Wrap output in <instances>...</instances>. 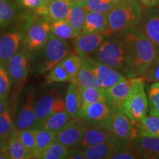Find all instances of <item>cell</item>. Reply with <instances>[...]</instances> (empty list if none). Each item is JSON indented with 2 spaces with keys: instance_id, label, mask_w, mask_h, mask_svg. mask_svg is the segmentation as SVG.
<instances>
[{
  "instance_id": "cell-37",
  "label": "cell",
  "mask_w": 159,
  "mask_h": 159,
  "mask_svg": "<svg viewBox=\"0 0 159 159\" xmlns=\"http://www.w3.org/2000/svg\"><path fill=\"white\" fill-rule=\"evenodd\" d=\"M150 114L159 116V83H153L147 87Z\"/></svg>"
},
{
  "instance_id": "cell-31",
  "label": "cell",
  "mask_w": 159,
  "mask_h": 159,
  "mask_svg": "<svg viewBox=\"0 0 159 159\" xmlns=\"http://www.w3.org/2000/svg\"><path fill=\"white\" fill-rule=\"evenodd\" d=\"M50 33L63 40L76 38L78 34L67 21H58L52 22Z\"/></svg>"
},
{
  "instance_id": "cell-25",
  "label": "cell",
  "mask_w": 159,
  "mask_h": 159,
  "mask_svg": "<svg viewBox=\"0 0 159 159\" xmlns=\"http://www.w3.org/2000/svg\"><path fill=\"white\" fill-rule=\"evenodd\" d=\"M72 119L66 110L53 113L47 117L39 126L47 130L57 132Z\"/></svg>"
},
{
  "instance_id": "cell-52",
  "label": "cell",
  "mask_w": 159,
  "mask_h": 159,
  "mask_svg": "<svg viewBox=\"0 0 159 159\" xmlns=\"http://www.w3.org/2000/svg\"><path fill=\"white\" fill-rule=\"evenodd\" d=\"M157 7H159V5H158V6H157Z\"/></svg>"
},
{
  "instance_id": "cell-8",
  "label": "cell",
  "mask_w": 159,
  "mask_h": 159,
  "mask_svg": "<svg viewBox=\"0 0 159 159\" xmlns=\"http://www.w3.org/2000/svg\"><path fill=\"white\" fill-rule=\"evenodd\" d=\"M51 22L47 21L32 22L25 35V47L30 52L39 51L47 44L50 33Z\"/></svg>"
},
{
  "instance_id": "cell-21",
  "label": "cell",
  "mask_w": 159,
  "mask_h": 159,
  "mask_svg": "<svg viewBox=\"0 0 159 159\" xmlns=\"http://www.w3.org/2000/svg\"><path fill=\"white\" fill-rule=\"evenodd\" d=\"M133 144L143 158H159V137L138 136Z\"/></svg>"
},
{
  "instance_id": "cell-14",
  "label": "cell",
  "mask_w": 159,
  "mask_h": 159,
  "mask_svg": "<svg viewBox=\"0 0 159 159\" xmlns=\"http://www.w3.org/2000/svg\"><path fill=\"white\" fill-rule=\"evenodd\" d=\"M108 36L105 33H81L74 40L75 53L82 58L94 54L103 41Z\"/></svg>"
},
{
  "instance_id": "cell-22",
  "label": "cell",
  "mask_w": 159,
  "mask_h": 159,
  "mask_svg": "<svg viewBox=\"0 0 159 159\" xmlns=\"http://www.w3.org/2000/svg\"><path fill=\"white\" fill-rule=\"evenodd\" d=\"M57 97L55 92L47 93L35 103L34 110L37 120V126H39L52 114Z\"/></svg>"
},
{
  "instance_id": "cell-3",
  "label": "cell",
  "mask_w": 159,
  "mask_h": 159,
  "mask_svg": "<svg viewBox=\"0 0 159 159\" xmlns=\"http://www.w3.org/2000/svg\"><path fill=\"white\" fill-rule=\"evenodd\" d=\"M142 6L139 0H125L119 2L107 14L108 34L137 27L142 19Z\"/></svg>"
},
{
  "instance_id": "cell-2",
  "label": "cell",
  "mask_w": 159,
  "mask_h": 159,
  "mask_svg": "<svg viewBox=\"0 0 159 159\" xmlns=\"http://www.w3.org/2000/svg\"><path fill=\"white\" fill-rule=\"evenodd\" d=\"M94 53L95 59L115 69L128 78L136 77L122 45L114 36L107 37Z\"/></svg>"
},
{
  "instance_id": "cell-9",
  "label": "cell",
  "mask_w": 159,
  "mask_h": 159,
  "mask_svg": "<svg viewBox=\"0 0 159 159\" xmlns=\"http://www.w3.org/2000/svg\"><path fill=\"white\" fill-rule=\"evenodd\" d=\"M94 73L101 89H105L128 77L116 69L90 56L83 58Z\"/></svg>"
},
{
  "instance_id": "cell-5",
  "label": "cell",
  "mask_w": 159,
  "mask_h": 159,
  "mask_svg": "<svg viewBox=\"0 0 159 159\" xmlns=\"http://www.w3.org/2000/svg\"><path fill=\"white\" fill-rule=\"evenodd\" d=\"M122 110L136 128L146 116L148 111V99L145 91L144 80L142 77L134 78L130 91L125 99Z\"/></svg>"
},
{
  "instance_id": "cell-46",
  "label": "cell",
  "mask_w": 159,
  "mask_h": 159,
  "mask_svg": "<svg viewBox=\"0 0 159 159\" xmlns=\"http://www.w3.org/2000/svg\"><path fill=\"white\" fill-rule=\"evenodd\" d=\"M7 152V142L5 139L0 137V152Z\"/></svg>"
},
{
  "instance_id": "cell-43",
  "label": "cell",
  "mask_w": 159,
  "mask_h": 159,
  "mask_svg": "<svg viewBox=\"0 0 159 159\" xmlns=\"http://www.w3.org/2000/svg\"><path fill=\"white\" fill-rule=\"evenodd\" d=\"M18 1L26 8L35 10V11L43 8L47 5L43 0H18Z\"/></svg>"
},
{
  "instance_id": "cell-7",
  "label": "cell",
  "mask_w": 159,
  "mask_h": 159,
  "mask_svg": "<svg viewBox=\"0 0 159 159\" xmlns=\"http://www.w3.org/2000/svg\"><path fill=\"white\" fill-rule=\"evenodd\" d=\"M77 116L89 125L108 129L111 108L105 102H96L81 105Z\"/></svg>"
},
{
  "instance_id": "cell-51",
  "label": "cell",
  "mask_w": 159,
  "mask_h": 159,
  "mask_svg": "<svg viewBox=\"0 0 159 159\" xmlns=\"http://www.w3.org/2000/svg\"><path fill=\"white\" fill-rule=\"evenodd\" d=\"M43 1H44L47 4H49V2H51L52 1H53V0H43Z\"/></svg>"
},
{
  "instance_id": "cell-49",
  "label": "cell",
  "mask_w": 159,
  "mask_h": 159,
  "mask_svg": "<svg viewBox=\"0 0 159 159\" xmlns=\"http://www.w3.org/2000/svg\"><path fill=\"white\" fill-rule=\"evenodd\" d=\"M11 158V156L8 153V152H0V159H9Z\"/></svg>"
},
{
  "instance_id": "cell-47",
  "label": "cell",
  "mask_w": 159,
  "mask_h": 159,
  "mask_svg": "<svg viewBox=\"0 0 159 159\" xmlns=\"http://www.w3.org/2000/svg\"><path fill=\"white\" fill-rule=\"evenodd\" d=\"M5 102L6 99L0 97V114L5 110Z\"/></svg>"
},
{
  "instance_id": "cell-11",
  "label": "cell",
  "mask_w": 159,
  "mask_h": 159,
  "mask_svg": "<svg viewBox=\"0 0 159 159\" xmlns=\"http://www.w3.org/2000/svg\"><path fill=\"white\" fill-rule=\"evenodd\" d=\"M137 27L148 37L159 55V7L145 8Z\"/></svg>"
},
{
  "instance_id": "cell-32",
  "label": "cell",
  "mask_w": 159,
  "mask_h": 159,
  "mask_svg": "<svg viewBox=\"0 0 159 159\" xmlns=\"http://www.w3.org/2000/svg\"><path fill=\"white\" fill-rule=\"evenodd\" d=\"M60 63L69 73V76L71 78V81L75 82L77 73L83 64L82 57L77 54L69 53L60 62Z\"/></svg>"
},
{
  "instance_id": "cell-4",
  "label": "cell",
  "mask_w": 159,
  "mask_h": 159,
  "mask_svg": "<svg viewBox=\"0 0 159 159\" xmlns=\"http://www.w3.org/2000/svg\"><path fill=\"white\" fill-rule=\"evenodd\" d=\"M39 51L35 61V69L39 74L43 75L69 54V47L65 40L49 33L47 44Z\"/></svg>"
},
{
  "instance_id": "cell-19",
  "label": "cell",
  "mask_w": 159,
  "mask_h": 159,
  "mask_svg": "<svg viewBox=\"0 0 159 159\" xmlns=\"http://www.w3.org/2000/svg\"><path fill=\"white\" fill-rule=\"evenodd\" d=\"M129 142H123L119 139L114 142L85 147L82 150L86 159H108L111 155L125 146Z\"/></svg>"
},
{
  "instance_id": "cell-45",
  "label": "cell",
  "mask_w": 159,
  "mask_h": 159,
  "mask_svg": "<svg viewBox=\"0 0 159 159\" xmlns=\"http://www.w3.org/2000/svg\"><path fill=\"white\" fill-rule=\"evenodd\" d=\"M139 2L144 8L157 7L159 5V0H139Z\"/></svg>"
},
{
  "instance_id": "cell-24",
  "label": "cell",
  "mask_w": 159,
  "mask_h": 159,
  "mask_svg": "<svg viewBox=\"0 0 159 159\" xmlns=\"http://www.w3.org/2000/svg\"><path fill=\"white\" fill-rule=\"evenodd\" d=\"M7 152L12 159L33 158L30 152L17 138L14 129L7 139Z\"/></svg>"
},
{
  "instance_id": "cell-35",
  "label": "cell",
  "mask_w": 159,
  "mask_h": 159,
  "mask_svg": "<svg viewBox=\"0 0 159 159\" xmlns=\"http://www.w3.org/2000/svg\"><path fill=\"white\" fill-rule=\"evenodd\" d=\"M16 134L20 142L25 145V148L30 152L33 158H35V138L33 128L25 129V130L16 129Z\"/></svg>"
},
{
  "instance_id": "cell-17",
  "label": "cell",
  "mask_w": 159,
  "mask_h": 159,
  "mask_svg": "<svg viewBox=\"0 0 159 159\" xmlns=\"http://www.w3.org/2000/svg\"><path fill=\"white\" fill-rule=\"evenodd\" d=\"M24 35L18 31L7 33L0 36V64L6 67L8 61L16 52Z\"/></svg>"
},
{
  "instance_id": "cell-26",
  "label": "cell",
  "mask_w": 159,
  "mask_h": 159,
  "mask_svg": "<svg viewBox=\"0 0 159 159\" xmlns=\"http://www.w3.org/2000/svg\"><path fill=\"white\" fill-rule=\"evenodd\" d=\"M35 138V153L36 156L55 140L56 132L52 131L41 127H35L33 128Z\"/></svg>"
},
{
  "instance_id": "cell-12",
  "label": "cell",
  "mask_w": 159,
  "mask_h": 159,
  "mask_svg": "<svg viewBox=\"0 0 159 159\" xmlns=\"http://www.w3.org/2000/svg\"><path fill=\"white\" fill-rule=\"evenodd\" d=\"M87 124L88 122L83 119L76 117L57 131L55 141L61 143L68 148L77 146L82 139Z\"/></svg>"
},
{
  "instance_id": "cell-39",
  "label": "cell",
  "mask_w": 159,
  "mask_h": 159,
  "mask_svg": "<svg viewBox=\"0 0 159 159\" xmlns=\"http://www.w3.org/2000/svg\"><path fill=\"white\" fill-rule=\"evenodd\" d=\"M141 158L142 156L135 148L133 142H131L116 151L108 159H136Z\"/></svg>"
},
{
  "instance_id": "cell-48",
  "label": "cell",
  "mask_w": 159,
  "mask_h": 159,
  "mask_svg": "<svg viewBox=\"0 0 159 159\" xmlns=\"http://www.w3.org/2000/svg\"><path fill=\"white\" fill-rule=\"evenodd\" d=\"M72 2H75V3H77L78 4V5H80L83 6V7H85L86 6V4H87V2H88V0H71Z\"/></svg>"
},
{
  "instance_id": "cell-50",
  "label": "cell",
  "mask_w": 159,
  "mask_h": 159,
  "mask_svg": "<svg viewBox=\"0 0 159 159\" xmlns=\"http://www.w3.org/2000/svg\"><path fill=\"white\" fill-rule=\"evenodd\" d=\"M111 1L115 2H117V3H119V2H123V1H125V0H111Z\"/></svg>"
},
{
  "instance_id": "cell-16",
  "label": "cell",
  "mask_w": 159,
  "mask_h": 159,
  "mask_svg": "<svg viewBox=\"0 0 159 159\" xmlns=\"http://www.w3.org/2000/svg\"><path fill=\"white\" fill-rule=\"evenodd\" d=\"M72 2L71 0H53L43 8L35 12L44 16L45 20L49 22L66 21L70 12Z\"/></svg>"
},
{
  "instance_id": "cell-13",
  "label": "cell",
  "mask_w": 159,
  "mask_h": 159,
  "mask_svg": "<svg viewBox=\"0 0 159 159\" xmlns=\"http://www.w3.org/2000/svg\"><path fill=\"white\" fill-rule=\"evenodd\" d=\"M134 78L123 80L112 86L102 89L105 102L111 108L122 109L125 99L130 91Z\"/></svg>"
},
{
  "instance_id": "cell-44",
  "label": "cell",
  "mask_w": 159,
  "mask_h": 159,
  "mask_svg": "<svg viewBox=\"0 0 159 159\" xmlns=\"http://www.w3.org/2000/svg\"><path fill=\"white\" fill-rule=\"evenodd\" d=\"M69 159H86L83 150H69L67 158Z\"/></svg>"
},
{
  "instance_id": "cell-27",
  "label": "cell",
  "mask_w": 159,
  "mask_h": 159,
  "mask_svg": "<svg viewBox=\"0 0 159 159\" xmlns=\"http://www.w3.org/2000/svg\"><path fill=\"white\" fill-rule=\"evenodd\" d=\"M75 82L78 87H92L102 90L97 82L94 73L89 66L83 60V64L77 73Z\"/></svg>"
},
{
  "instance_id": "cell-28",
  "label": "cell",
  "mask_w": 159,
  "mask_h": 159,
  "mask_svg": "<svg viewBox=\"0 0 159 159\" xmlns=\"http://www.w3.org/2000/svg\"><path fill=\"white\" fill-rule=\"evenodd\" d=\"M87 11H88L85 7L75 2L71 4L70 12H69L66 21L70 24V25L78 35L82 33L83 24H84Z\"/></svg>"
},
{
  "instance_id": "cell-18",
  "label": "cell",
  "mask_w": 159,
  "mask_h": 159,
  "mask_svg": "<svg viewBox=\"0 0 159 159\" xmlns=\"http://www.w3.org/2000/svg\"><path fill=\"white\" fill-rule=\"evenodd\" d=\"M34 93H30L28 97L21 105L16 120L15 128L17 130L30 129L37 126V120L34 110Z\"/></svg>"
},
{
  "instance_id": "cell-36",
  "label": "cell",
  "mask_w": 159,
  "mask_h": 159,
  "mask_svg": "<svg viewBox=\"0 0 159 159\" xmlns=\"http://www.w3.org/2000/svg\"><path fill=\"white\" fill-rule=\"evenodd\" d=\"M46 79L48 83L71 82V78L69 73L60 63L49 71Z\"/></svg>"
},
{
  "instance_id": "cell-6",
  "label": "cell",
  "mask_w": 159,
  "mask_h": 159,
  "mask_svg": "<svg viewBox=\"0 0 159 159\" xmlns=\"http://www.w3.org/2000/svg\"><path fill=\"white\" fill-rule=\"evenodd\" d=\"M108 130L123 142H131L139 136L138 128L122 109L111 108Z\"/></svg>"
},
{
  "instance_id": "cell-42",
  "label": "cell",
  "mask_w": 159,
  "mask_h": 159,
  "mask_svg": "<svg viewBox=\"0 0 159 159\" xmlns=\"http://www.w3.org/2000/svg\"><path fill=\"white\" fill-rule=\"evenodd\" d=\"M5 66L0 64V97L7 99L11 88V80Z\"/></svg>"
},
{
  "instance_id": "cell-30",
  "label": "cell",
  "mask_w": 159,
  "mask_h": 159,
  "mask_svg": "<svg viewBox=\"0 0 159 159\" xmlns=\"http://www.w3.org/2000/svg\"><path fill=\"white\" fill-rule=\"evenodd\" d=\"M69 148L58 142H53L35 157L39 159H65L67 158Z\"/></svg>"
},
{
  "instance_id": "cell-23",
  "label": "cell",
  "mask_w": 159,
  "mask_h": 159,
  "mask_svg": "<svg viewBox=\"0 0 159 159\" xmlns=\"http://www.w3.org/2000/svg\"><path fill=\"white\" fill-rule=\"evenodd\" d=\"M65 106L68 114L72 119L77 117L82 105V99L79 92V88L74 81L69 84L65 96Z\"/></svg>"
},
{
  "instance_id": "cell-10",
  "label": "cell",
  "mask_w": 159,
  "mask_h": 159,
  "mask_svg": "<svg viewBox=\"0 0 159 159\" xmlns=\"http://www.w3.org/2000/svg\"><path fill=\"white\" fill-rule=\"evenodd\" d=\"M31 52L27 49L17 51L7 63V71L12 82L21 84L26 80L29 71Z\"/></svg>"
},
{
  "instance_id": "cell-38",
  "label": "cell",
  "mask_w": 159,
  "mask_h": 159,
  "mask_svg": "<svg viewBox=\"0 0 159 159\" xmlns=\"http://www.w3.org/2000/svg\"><path fill=\"white\" fill-rule=\"evenodd\" d=\"M118 4L111 0H88L85 7L88 11L100 12L107 15Z\"/></svg>"
},
{
  "instance_id": "cell-20",
  "label": "cell",
  "mask_w": 159,
  "mask_h": 159,
  "mask_svg": "<svg viewBox=\"0 0 159 159\" xmlns=\"http://www.w3.org/2000/svg\"><path fill=\"white\" fill-rule=\"evenodd\" d=\"M82 33L108 34L107 15L97 11H87Z\"/></svg>"
},
{
  "instance_id": "cell-41",
  "label": "cell",
  "mask_w": 159,
  "mask_h": 159,
  "mask_svg": "<svg viewBox=\"0 0 159 159\" xmlns=\"http://www.w3.org/2000/svg\"><path fill=\"white\" fill-rule=\"evenodd\" d=\"M142 77L147 82L159 83V55H157Z\"/></svg>"
},
{
  "instance_id": "cell-34",
  "label": "cell",
  "mask_w": 159,
  "mask_h": 159,
  "mask_svg": "<svg viewBox=\"0 0 159 159\" xmlns=\"http://www.w3.org/2000/svg\"><path fill=\"white\" fill-rule=\"evenodd\" d=\"M16 5L11 0H0V27L7 25L14 19Z\"/></svg>"
},
{
  "instance_id": "cell-29",
  "label": "cell",
  "mask_w": 159,
  "mask_h": 159,
  "mask_svg": "<svg viewBox=\"0 0 159 159\" xmlns=\"http://www.w3.org/2000/svg\"><path fill=\"white\" fill-rule=\"evenodd\" d=\"M139 136L159 137V116L150 115L145 116L138 126Z\"/></svg>"
},
{
  "instance_id": "cell-33",
  "label": "cell",
  "mask_w": 159,
  "mask_h": 159,
  "mask_svg": "<svg viewBox=\"0 0 159 159\" xmlns=\"http://www.w3.org/2000/svg\"><path fill=\"white\" fill-rule=\"evenodd\" d=\"M82 105L96 102H105L102 90L92 87H78Z\"/></svg>"
},
{
  "instance_id": "cell-1",
  "label": "cell",
  "mask_w": 159,
  "mask_h": 159,
  "mask_svg": "<svg viewBox=\"0 0 159 159\" xmlns=\"http://www.w3.org/2000/svg\"><path fill=\"white\" fill-rule=\"evenodd\" d=\"M136 77L143 74L157 56L153 45L137 27L114 33Z\"/></svg>"
},
{
  "instance_id": "cell-40",
  "label": "cell",
  "mask_w": 159,
  "mask_h": 159,
  "mask_svg": "<svg viewBox=\"0 0 159 159\" xmlns=\"http://www.w3.org/2000/svg\"><path fill=\"white\" fill-rule=\"evenodd\" d=\"M15 129L9 111L5 110L0 114V137L5 140Z\"/></svg>"
},
{
  "instance_id": "cell-15",
  "label": "cell",
  "mask_w": 159,
  "mask_h": 159,
  "mask_svg": "<svg viewBox=\"0 0 159 159\" xmlns=\"http://www.w3.org/2000/svg\"><path fill=\"white\" fill-rule=\"evenodd\" d=\"M89 125L87 124L85 127L82 139L79 144L77 145L81 148L83 149L85 147L103 144V143L114 142L119 140V139H117L108 129Z\"/></svg>"
}]
</instances>
